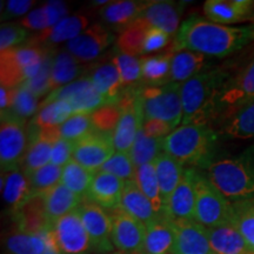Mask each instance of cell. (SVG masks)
<instances>
[{"instance_id":"e0dca14e","label":"cell","mask_w":254,"mask_h":254,"mask_svg":"<svg viewBox=\"0 0 254 254\" xmlns=\"http://www.w3.org/2000/svg\"><path fill=\"white\" fill-rule=\"evenodd\" d=\"M195 170L187 167L179 185L173 192L166 207V217L173 221L194 220L195 217Z\"/></svg>"},{"instance_id":"9f6ffc18","label":"cell","mask_w":254,"mask_h":254,"mask_svg":"<svg viewBox=\"0 0 254 254\" xmlns=\"http://www.w3.org/2000/svg\"><path fill=\"white\" fill-rule=\"evenodd\" d=\"M34 5L32 0H7L5 5H2L1 20H8L14 17L24 15Z\"/></svg>"},{"instance_id":"681fc988","label":"cell","mask_w":254,"mask_h":254,"mask_svg":"<svg viewBox=\"0 0 254 254\" xmlns=\"http://www.w3.org/2000/svg\"><path fill=\"white\" fill-rule=\"evenodd\" d=\"M28 38V30L19 24H2L0 27V52L15 49Z\"/></svg>"},{"instance_id":"6f0895ef","label":"cell","mask_w":254,"mask_h":254,"mask_svg":"<svg viewBox=\"0 0 254 254\" xmlns=\"http://www.w3.org/2000/svg\"><path fill=\"white\" fill-rule=\"evenodd\" d=\"M44 9H45L47 19H49V25L50 27L55 26L62 21L64 18L68 17L67 15V5L64 1H49L46 4L43 5Z\"/></svg>"},{"instance_id":"9a60e30c","label":"cell","mask_w":254,"mask_h":254,"mask_svg":"<svg viewBox=\"0 0 254 254\" xmlns=\"http://www.w3.org/2000/svg\"><path fill=\"white\" fill-rule=\"evenodd\" d=\"M254 98V59L236 77L230 78L217 98V116L220 119L227 111Z\"/></svg>"},{"instance_id":"8fae6325","label":"cell","mask_w":254,"mask_h":254,"mask_svg":"<svg viewBox=\"0 0 254 254\" xmlns=\"http://www.w3.org/2000/svg\"><path fill=\"white\" fill-rule=\"evenodd\" d=\"M114 153L116 148L112 133H103L94 129L90 134L74 142L73 159L95 174Z\"/></svg>"},{"instance_id":"52a82bcc","label":"cell","mask_w":254,"mask_h":254,"mask_svg":"<svg viewBox=\"0 0 254 254\" xmlns=\"http://www.w3.org/2000/svg\"><path fill=\"white\" fill-rule=\"evenodd\" d=\"M28 147L25 120L17 118L9 111L1 112L0 125V164L1 172L21 166Z\"/></svg>"},{"instance_id":"603a6c76","label":"cell","mask_w":254,"mask_h":254,"mask_svg":"<svg viewBox=\"0 0 254 254\" xmlns=\"http://www.w3.org/2000/svg\"><path fill=\"white\" fill-rule=\"evenodd\" d=\"M208 240L214 254H247L251 253L245 238L236 220L217 227L207 228Z\"/></svg>"},{"instance_id":"d6986e66","label":"cell","mask_w":254,"mask_h":254,"mask_svg":"<svg viewBox=\"0 0 254 254\" xmlns=\"http://www.w3.org/2000/svg\"><path fill=\"white\" fill-rule=\"evenodd\" d=\"M173 224L177 234L173 254H214L205 226L195 220H179Z\"/></svg>"},{"instance_id":"f907efd6","label":"cell","mask_w":254,"mask_h":254,"mask_svg":"<svg viewBox=\"0 0 254 254\" xmlns=\"http://www.w3.org/2000/svg\"><path fill=\"white\" fill-rule=\"evenodd\" d=\"M53 56H55V53H52L50 51V52L47 53L45 63H44V66L41 67L39 73H38L36 77L31 78L30 80L25 81L23 84L31 92H33L38 98L43 97L44 94L47 93V92H50L51 93L50 77H51V66H52Z\"/></svg>"},{"instance_id":"7dc6e473","label":"cell","mask_w":254,"mask_h":254,"mask_svg":"<svg viewBox=\"0 0 254 254\" xmlns=\"http://www.w3.org/2000/svg\"><path fill=\"white\" fill-rule=\"evenodd\" d=\"M122 109L118 104H106L91 114L94 129L103 133H112L118 125Z\"/></svg>"},{"instance_id":"94428289","label":"cell","mask_w":254,"mask_h":254,"mask_svg":"<svg viewBox=\"0 0 254 254\" xmlns=\"http://www.w3.org/2000/svg\"><path fill=\"white\" fill-rule=\"evenodd\" d=\"M107 4H110V1H107V0H97V1L91 2V5H93V6H99V5L106 6Z\"/></svg>"},{"instance_id":"8992f818","label":"cell","mask_w":254,"mask_h":254,"mask_svg":"<svg viewBox=\"0 0 254 254\" xmlns=\"http://www.w3.org/2000/svg\"><path fill=\"white\" fill-rule=\"evenodd\" d=\"M144 119H158L176 127L183 122L180 84L168 82L161 86L138 88Z\"/></svg>"},{"instance_id":"ffe728a7","label":"cell","mask_w":254,"mask_h":254,"mask_svg":"<svg viewBox=\"0 0 254 254\" xmlns=\"http://www.w3.org/2000/svg\"><path fill=\"white\" fill-rule=\"evenodd\" d=\"M220 120V134L240 140L254 139V98L227 111Z\"/></svg>"},{"instance_id":"6125c7cd","label":"cell","mask_w":254,"mask_h":254,"mask_svg":"<svg viewBox=\"0 0 254 254\" xmlns=\"http://www.w3.org/2000/svg\"><path fill=\"white\" fill-rule=\"evenodd\" d=\"M107 254H144V253H138V252H122V251H112V252Z\"/></svg>"},{"instance_id":"74e56055","label":"cell","mask_w":254,"mask_h":254,"mask_svg":"<svg viewBox=\"0 0 254 254\" xmlns=\"http://www.w3.org/2000/svg\"><path fill=\"white\" fill-rule=\"evenodd\" d=\"M27 80L26 68L17 55V50L11 49L0 52V82L6 88H15Z\"/></svg>"},{"instance_id":"60d3db41","label":"cell","mask_w":254,"mask_h":254,"mask_svg":"<svg viewBox=\"0 0 254 254\" xmlns=\"http://www.w3.org/2000/svg\"><path fill=\"white\" fill-rule=\"evenodd\" d=\"M93 177L94 173L90 172L80 164H78L74 159H72L63 167L62 184L77 195L85 198L90 190Z\"/></svg>"},{"instance_id":"5bb4252c","label":"cell","mask_w":254,"mask_h":254,"mask_svg":"<svg viewBox=\"0 0 254 254\" xmlns=\"http://www.w3.org/2000/svg\"><path fill=\"white\" fill-rule=\"evenodd\" d=\"M116 39L109 28L101 24L90 25L78 37L66 44V51L79 63L86 64L97 59Z\"/></svg>"},{"instance_id":"3957f363","label":"cell","mask_w":254,"mask_h":254,"mask_svg":"<svg viewBox=\"0 0 254 254\" xmlns=\"http://www.w3.org/2000/svg\"><path fill=\"white\" fill-rule=\"evenodd\" d=\"M205 176L232 204L254 198V145L237 157L212 161Z\"/></svg>"},{"instance_id":"5b68a950","label":"cell","mask_w":254,"mask_h":254,"mask_svg":"<svg viewBox=\"0 0 254 254\" xmlns=\"http://www.w3.org/2000/svg\"><path fill=\"white\" fill-rule=\"evenodd\" d=\"M194 220L206 228L217 227L236 220L233 204L208 180L195 171Z\"/></svg>"},{"instance_id":"6da1fadb","label":"cell","mask_w":254,"mask_h":254,"mask_svg":"<svg viewBox=\"0 0 254 254\" xmlns=\"http://www.w3.org/2000/svg\"><path fill=\"white\" fill-rule=\"evenodd\" d=\"M253 41L254 23L240 26L220 25L192 15L180 25L172 51L189 50L206 57L225 58L245 49Z\"/></svg>"},{"instance_id":"ac0fdd59","label":"cell","mask_w":254,"mask_h":254,"mask_svg":"<svg viewBox=\"0 0 254 254\" xmlns=\"http://www.w3.org/2000/svg\"><path fill=\"white\" fill-rule=\"evenodd\" d=\"M207 20L232 25L254 20V1L250 0H207L204 4Z\"/></svg>"},{"instance_id":"f546056e","label":"cell","mask_w":254,"mask_h":254,"mask_svg":"<svg viewBox=\"0 0 254 254\" xmlns=\"http://www.w3.org/2000/svg\"><path fill=\"white\" fill-rule=\"evenodd\" d=\"M153 165L165 207H167L171 196L182 180L185 168L179 161L167 154L166 152H161L153 161Z\"/></svg>"},{"instance_id":"91938a15","label":"cell","mask_w":254,"mask_h":254,"mask_svg":"<svg viewBox=\"0 0 254 254\" xmlns=\"http://www.w3.org/2000/svg\"><path fill=\"white\" fill-rule=\"evenodd\" d=\"M43 254H63L62 251L58 249V246L56 245L55 240H53L52 238V234H51V231H50V236H49V243H47V247L45 250V252Z\"/></svg>"},{"instance_id":"11a10c76","label":"cell","mask_w":254,"mask_h":254,"mask_svg":"<svg viewBox=\"0 0 254 254\" xmlns=\"http://www.w3.org/2000/svg\"><path fill=\"white\" fill-rule=\"evenodd\" d=\"M142 129L146 135L155 139H165L174 131L170 124L158 119H144Z\"/></svg>"},{"instance_id":"be15d7a7","label":"cell","mask_w":254,"mask_h":254,"mask_svg":"<svg viewBox=\"0 0 254 254\" xmlns=\"http://www.w3.org/2000/svg\"><path fill=\"white\" fill-rule=\"evenodd\" d=\"M247 254H252V253H247Z\"/></svg>"},{"instance_id":"f5cc1de1","label":"cell","mask_w":254,"mask_h":254,"mask_svg":"<svg viewBox=\"0 0 254 254\" xmlns=\"http://www.w3.org/2000/svg\"><path fill=\"white\" fill-rule=\"evenodd\" d=\"M73 151H74V142L60 138L53 145L51 163L57 166L64 167L73 159Z\"/></svg>"},{"instance_id":"277c9868","label":"cell","mask_w":254,"mask_h":254,"mask_svg":"<svg viewBox=\"0 0 254 254\" xmlns=\"http://www.w3.org/2000/svg\"><path fill=\"white\" fill-rule=\"evenodd\" d=\"M217 132L209 125H182L163 141V151L183 166L206 167L212 163Z\"/></svg>"},{"instance_id":"cb8c5ba5","label":"cell","mask_w":254,"mask_h":254,"mask_svg":"<svg viewBox=\"0 0 254 254\" xmlns=\"http://www.w3.org/2000/svg\"><path fill=\"white\" fill-rule=\"evenodd\" d=\"M18 231L26 233H41L51 230L46 217L44 194H36L28 198L20 207L13 211Z\"/></svg>"},{"instance_id":"484cf974","label":"cell","mask_w":254,"mask_h":254,"mask_svg":"<svg viewBox=\"0 0 254 254\" xmlns=\"http://www.w3.org/2000/svg\"><path fill=\"white\" fill-rule=\"evenodd\" d=\"M183 2L176 1H151L150 6L142 12L144 18L152 27L164 31L168 36L178 33L180 28V14Z\"/></svg>"},{"instance_id":"4316f807","label":"cell","mask_w":254,"mask_h":254,"mask_svg":"<svg viewBox=\"0 0 254 254\" xmlns=\"http://www.w3.org/2000/svg\"><path fill=\"white\" fill-rule=\"evenodd\" d=\"M44 200L47 220L50 227H52L59 219L75 211L80 205L82 198L60 183L44 193Z\"/></svg>"},{"instance_id":"c3c4849f","label":"cell","mask_w":254,"mask_h":254,"mask_svg":"<svg viewBox=\"0 0 254 254\" xmlns=\"http://www.w3.org/2000/svg\"><path fill=\"white\" fill-rule=\"evenodd\" d=\"M101 172H106L113 174L114 177L119 178L123 182H129L134 179L135 166L133 165V161L129 153H124V152H116L111 157L104 166L100 168Z\"/></svg>"},{"instance_id":"ee69618b","label":"cell","mask_w":254,"mask_h":254,"mask_svg":"<svg viewBox=\"0 0 254 254\" xmlns=\"http://www.w3.org/2000/svg\"><path fill=\"white\" fill-rule=\"evenodd\" d=\"M236 222L245 238L251 253L254 254V198L234 202Z\"/></svg>"},{"instance_id":"836d02e7","label":"cell","mask_w":254,"mask_h":254,"mask_svg":"<svg viewBox=\"0 0 254 254\" xmlns=\"http://www.w3.org/2000/svg\"><path fill=\"white\" fill-rule=\"evenodd\" d=\"M152 26L144 18H138L124 28L117 38V49L124 55L138 57L144 52L145 38Z\"/></svg>"},{"instance_id":"f6af8a7d","label":"cell","mask_w":254,"mask_h":254,"mask_svg":"<svg viewBox=\"0 0 254 254\" xmlns=\"http://www.w3.org/2000/svg\"><path fill=\"white\" fill-rule=\"evenodd\" d=\"M93 131L91 114H72L60 126V136L65 140L75 142Z\"/></svg>"},{"instance_id":"680465c9","label":"cell","mask_w":254,"mask_h":254,"mask_svg":"<svg viewBox=\"0 0 254 254\" xmlns=\"http://www.w3.org/2000/svg\"><path fill=\"white\" fill-rule=\"evenodd\" d=\"M12 100H13V88L0 87V109L1 112L8 111L12 106Z\"/></svg>"},{"instance_id":"1f68e13d","label":"cell","mask_w":254,"mask_h":254,"mask_svg":"<svg viewBox=\"0 0 254 254\" xmlns=\"http://www.w3.org/2000/svg\"><path fill=\"white\" fill-rule=\"evenodd\" d=\"M207 66V57L201 53L189 50H180L174 52L171 63L170 81L183 84L190 78L205 71Z\"/></svg>"},{"instance_id":"8d00e7d4","label":"cell","mask_w":254,"mask_h":254,"mask_svg":"<svg viewBox=\"0 0 254 254\" xmlns=\"http://www.w3.org/2000/svg\"><path fill=\"white\" fill-rule=\"evenodd\" d=\"M134 180L139 189L151 201L159 217H166V207H165L163 196H161L160 187H159L157 173L153 163L142 165L135 168Z\"/></svg>"},{"instance_id":"7bdbcfd3","label":"cell","mask_w":254,"mask_h":254,"mask_svg":"<svg viewBox=\"0 0 254 254\" xmlns=\"http://www.w3.org/2000/svg\"><path fill=\"white\" fill-rule=\"evenodd\" d=\"M39 98L33 92H31L25 85L13 88V100L8 111L17 118L26 120L38 113Z\"/></svg>"},{"instance_id":"f1b7e54d","label":"cell","mask_w":254,"mask_h":254,"mask_svg":"<svg viewBox=\"0 0 254 254\" xmlns=\"http://www.w3.org/2000/svg\"><path fill=\"white\" fill-rule=\"evenodd\" d=\"M120 207L146 226L159 217L153 205L141 192L134 179L125 183Z\"/></svg>"},{"instance_id":"2e32d148","label":"cell","mask_w":254,"mask_h":254,"mask_svg":"<svg viewBox=\"0 0 254 254\" xmlns=\"http://www.w3.org/2000/svg\"><path fill=\"white\" fill-rule=\"evenodd\" d=\"M90 26V20L86 15L74 14L64 18L55 26L41 31L27 41L28 46H38L44 50H52L56 45L68 41L78 37Z\"/></svg>"},{"instance_id":"d6a6232c","label":"cell","mask_w":254,"mask_h":254,"mask_svg":"<svg viewBox=\"0 0 254 254\" xmlns=\"http://www.w3.org/2000/svg\"><path fill=\"white\" fill-rule=\"evenodd\" d=\"M84 69L85 66L81 63H79L67 51H59V52L55 53L52 66H51V92L77 80V78L84 72Z\"/></svg>"},{"instance_id":"30bf717a","label":"cell","mask_w":254,"mask_h":254,"mask_svg":"<svg viewBox=\"0 0 254 254\" xmlns=\"http://www.w3.org/2000/svg\"><path fill=\"white\" fill-rule=\"evenodd\" d=\"M78 212L85 230L90 237L92 249L106 254L112 252L113 245L111 240L112 220L110 213H107L104 207L95 204L86 196L82 198Z\"/></svg>"},{"instance_id":"83f0119b","label":"cell","mask_w":254,"mask_h":254,"mask_svg":"<svg viewBox=\"0 0 254 254\" xmlns=\"http://www.w3.org/2000/svg\"><path fill=\"white\" fill-rule=\"evenodd\" d=\"M151 1L139 0H118L110 1V4L100 9V17L110 26L125 28L140 18L142 12L148 7Z\"/></svg>"},{"instance_id":"44dd1931","label":"cell","mask_w":254,"mask_h":254,"mask_svg":"<svg viewBox=\"0 0 254 254\" xmlns=\"http://www.w3.org/2000/svg\"><path fill=\"white\" fill-rule=\"evenodd\" d=\"M125 182L113 174L97 172L88 190L86 198L98 204L105 209H116L120 207Z\"/></svg>"},{"instance_id":"7c38bea8","label":"cell","mask_w":254,"mask_h":254,"mask_svg":"<svg viewBox=\"0 0 254 254\" xmlns=\"http://www.w3.org/2000/svg\"><path fill=\"white\" fill-rule=\"evenodd\" d=\"M51 234L63 254H87L92 244L78 208L65 215L51 227Z\"/></svg>"},{"instance_id":"ab89813d","label":"cell","mask_w":254,"mask_h":254,"mask_svg":"<svg viewBox=\"0 0 254 254\" xmlns=\"http://www.w3.org/2000/svg\"><path fill=\"white\" fill-rule=\"evenodd\" d=\"M163 141L164 139L150 138L145 134L142 126L139 129L138 134L133 146L129 151V157H131L133 165L135 168L140 167L142 165L153 163L159 154L163 151Z\"/></svg>"},{"instance_id":"bcb514c9","label":"cell","mask_w":254,"mask_h":254,"mask_svg":"<svg viewBox=\"0 0 254 254\" xmlns=\"http://www.w3.org/2000/svg\"><path fill=\"white\" fill-rule=\"evenodd\" d=\"M113 63L116 64L117 68L120 73L124 86H132L141 80L142 67L141 58L132 57L118 52L113 57Z\"/></svg>"},{"instance_id":"4fadbf2b","label":"cell","mask_w":254,"mask_h":254,"mask_svg":"<svg viewBox=\"0 0 254 254\" xmlns=\"http://www.w3.org/2000/svg\"><path fill=\"white\" fill-rule=\"evenodd\" d=\"M112 233L111 240L117 251L142 253L146 236V225L132 217L122 207L111 211Z\"/></svg>"},{"instance_id":"f35d334b","label":"cell","mask_w":254,"mask_h":254,"mask_svg":"<svg viewBox=\"0 0 254 254\" xmlns=\"http://www.w3.org/2000/svg\"><path fill=\"white\" fill-rule=\"evenodd\" d=\"M73 114V111L65 101L55 100L41 103L39 111L31 123L40 128L60 127Z\"/></svg>"},{"instance_id":"d4e9b609","label":"cell","mask_w":254,"mask_h":254,"mask_svg":"<svg viewBox=\"0 0 254 254\" xmlns=\"http://www.w3.org/2000/svg\"><path fill=\"white\" fill-rule=\"evenodd\" d=\"M88 78L107 104L118 103L124 93L123 88L125 86L113 60L95 66L88 74Z\"/></svg>"},{"instance_id":"e575fe53","label":"cell","mask_w":254,"mask_h":254,"mask_svg":"<svg viewBox=\"0 0 254 254\" xmlns=\"http://www.w3.org/2000/svg\"><path fill=\"white\" fill-rule=\"evenodd\" d=\"M50 230L41 233L15 231L6 238L5 245L9 254H43L49 243Z\"/></svg>"},{"instance_id":"d590c367","label":"cell","mask_w":254,"mask_h":254,"mask_svg":"<svg viewBox=\"0 0 254 254\" xmlns=\"http://www.w3.org/2000/svg\"><path fill=\"white\" fill-rule=\"evenodd\" d=\"M174 52L163 53V55L142 57L141 81L146 86H161L170 81L171 63Z\"/></svg>"},{"instance_id":"ba28073f","label":"cell","mask_w":254,"mask_h":254,"mask_svg":"<svg viewBox=\"0 0 254 254\" xmlns=\"http://www.w3.org/2000/svg\"><path fill=\"white\" fill-rule=\"evenodd\" d=\"M117 104L122 109V116L116 131L113 132L114 148L116 152L129 153L136 134L144 123V114L139 100L138 88L124 91Z\"/></svg>"},{"instance_id":"7402d4cb","label":"cell","mask_w":254,"mask_h":254,"mask_svg":"<svg viewBox=\"0 0 254 254\" xmlns=\"http://www.w3.org/2000/svg\"><path fill=\"white\" fill-rule=\"evenodd\" d=\"M176 227L167 217H158L146 226L144 254H173L176 247Z\"/></svg>"},{"instance_id":"816d5d0a","label":"cell","mask_w":254,"mask_h":254,"mask_svg":"<svg viewBox=\"0 0 254 254\" xmlns=\"http://www.w3.org/2000/svg\"><path fill=\"white\" fill-rule=\"evenodd\" d=\"M170 38L171 36H168L164 31L155 27H151L147 34H146L142 55H151V53L164 50L170 44Z\"/></svg>"},{"instance_id":"7a4b0ae2","label":"cell","mask_w":254,"mask_h":254,"mask_svg":"<svg viewBox=\"0 0 254 254\" xmlns=\"http://www.w3.org/2000/svg\"><path fill=\"white\" fill-rule=\"evenodd\" d=\"M230 74L222 69L204 71L180 84L183 125H209L218 119L217 98Z\"/></svg>"},{"instance_id":"9c48e42d","label":"cell","mask_w":254,"mask_h":254,"mask_svg":"<svg viewBox=\"0 0 254 254\" xmlns=\"http://www.w3.org/2000/svg\"><path fill=\"white\" fill-rule=\"evenodd\" d=\"M55 100L65 101L71 107L73 114H92L107 104L88 77L79 78L66 86L51 92L43 103Z\"/></svg>"},{"instance_id":"b9f144b4","label":"cell","mask_w":254,"mask_h":254,"mask_svg":"<svg viewBox=\"0 0 254 254\" xmlns=\"http://www.w3.org/2000/svg\"><path fill=\"white\" fill-rule=\"evenodd\" d=\"M27 176L30 180L32 195L44 194L47 190L62 183L63 167L50 163Z\"/></svg>"},{"instance_id":"4dcf8cb0","label":"cell","mask_w":254,"mask_h":254,"mask_svg":"<svg viewBox=\"0 0 254 254\" xmlns=\"http://www.w3.org/2000/svg\"><path fill=\"white\" fill-rule=\"evenodd\" d=\"M2 199L15 211L32 196L28 176L20 167L1 172Z\"/></svg>"},{"instance_id":"db71d44e","label":"cell","mask_w":254,"mask_h":254,"mask_svg":"<svg viewBox=\"0 0 254 254\" xmlns=\"http://www.w3.org/2000/svg\"><path fill=\"white\" fill-rule=\"evenodd\" d=\"M19 25L26 28V30H36V31H45L50 28L49 19H47L46 12L43 6L38 7L30 13L25 15V17L19 21Z\"/></svg>"}]
</instances>
